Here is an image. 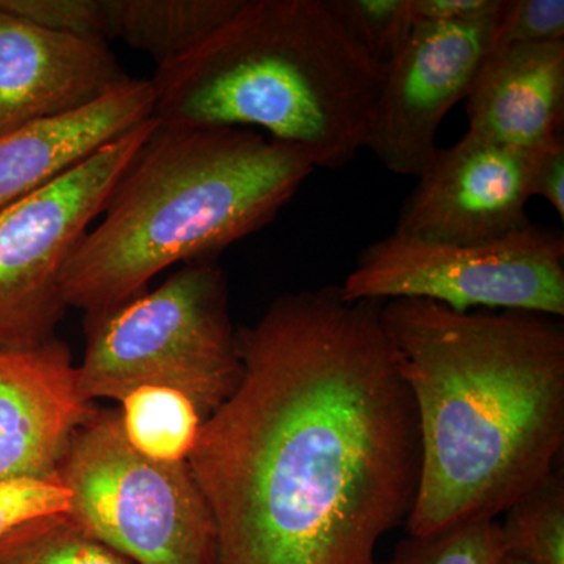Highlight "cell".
<instances>
[{
    "label": "cell",
    "instance_id": "6da1fadb",
    "mask_svg": "<svg viewBox=\"0 0 564 564\" xmlns=\"http://www.w3.org/2000/svg\"><path fill=\"white\" fill-rule=\"evenodd\" d=\"M381 306L326 285L237 332L239 383L187 459L217 564H377L410 518L421 432Z\"/></svg>",
    "mask_w": 564,
    "mask_h": 564
},
{
    "label": "cell",
    "instance_id": "7a4b0ae2",
    "mask_svg": "<svg viewBox=\"0 0 564 564\" xmlns=\"http://www.w3.org/2000/svg\"><path fill=\"white\" fill-rule=\"evenodd\" d=\"M381 322L421 432L408 534L497 521L554 473L563 452V318L392 300Z\"/></svg>",
    "mask_w": 564,
    "mask_h": 564
},
{
    "label": "cell",
    "instance_id": "3957f363",
    "mask_svg": "<svg viewBox=\"0 0 564 564\" xmlns=\"http://www.w3.org/2000/svg\"><path fill=\"white\" fill-rule=\"evenodd\" d=\"M306 151L243 128L159 124L62 273L66 306L98 314L176 263L217 261L314 173Z\"/></svg>",
    "mask_w": 564,
    "mask_h": 564
},
{
    "label": "cell",
    "instance_id": "277c9868",
    "mask_svg": "<svg viewBox=\"0 0 564 564\" xmlns=\"http://www.w3.org/2000/svg\"><path fill=\"white\" fill-rule=\"evenodd\" d=\"M383 70L325 0H243L198 47L155 69L154 118L252 129L302 148L315 170H340L366 150Z\"/></svg>",
    "mask_w": 564,
    "mask_h": 564
},
{
    "label": "cell",
    "instance_id": "5b68a950",
    "mask_svg": "<svg viewBox=\"0 0 564 564\" xmlns=\"http://www.w3.org/2000/svg\"><path fill=\"white\" fill-rule=\"evenodd\" d=\"M77 383L87 402H121L144 386L184 393L203 417L229 395L242 364L217 261L185 263L155 291L87 315Z\"/></svg>",
    "mask_w": 564,
    "mask_h": 564
},
{
    "label": "cell",
    "instance_id": "8992f818",
    "mask_svg": "<svg viewBox=\"0 0 564 564\" xmlns=\"http://www.w3.org/2000/svg\"><path fill=\"white\" fill-rule=\"evenodd\" d=\"M70 521L133 564H217V529L187 462L162 463L126 440L120 411L95 410L57 473Z\"/></svg>",
    "mask_w": 564,
    "mask_h": 564
},
{
    "label": "cell",
    "instance_id": "52a82bcc",
    "mask_svg": "<svg viewBox=\"0 0 564 564\" xmlns=\"http://www.w3.org/2000/svg\"><path fill=\"white\" fill-rule=\"evenodd\" d=\"M348 302L423 300L454 311L564 317V236L530 223L484 242H429L391 232L367 245L339 285Z\"/></svg>",
    "mask_w": 564,
    "mask_h": 564
},
{
    "label": "cell",
    "instance_id": "ba28073f",
    "mask_svg": "<svg viewBox=\"0 0 564 564\" xmlns=\"http://www.w3.org/2000/svg\"><path fill=\"white\" fill-rule=\"evenodd\" d=\"M158 126L155 118L141 122L61 180L0 210V350L54 339L68 310L63 269Z\"/></svg>",
    "mask_w": 564,
    "mask_h": 564
},
{
    "label": "cell",
    "instance_id": "9c48e42d",
    "mask_svg": "<svg viewBox=\"0 0 564 564\" xmlns=\"http://www.w3.org/2000/svg\"><path fill=\"white\" fill-rule=\"evenodd\" d=\"M505 6L480 20L415 24L386 63L366 150L389 172L417 177L432 161L441 122L491 54Z\"/></svg>",
    "mask_w": 564,
    "mask_h": 564
},
{
    "label": "cell",
    "instance_id": "30bf717a",
    "mask_svg": "<svg viewBox=\"0 0 564 564\" xmlns=\"http://www.w3.org/2000/svg\"><path fill=\"white\" fill-rule=\"evenodd\" d=\"M540 148H516L464 133L437 148L403 203L393 232L429 242L497 239L530 225Z\"/></svg>",
    "mask_w": 564,
    "mask_h": 564
},
{
    "label": "cell",
    "instance_id": "8fae6325",
    "mask_svg": "<svg viewBox=\"0 0 564 564\" xmlns=\"http://www.w3.org/2000/svg\"><path fill=\"white\" fill-rule=\"evenodd\" d=\"M132 79L106 40L0 10V137L85 109Z\"/></svg>",
    "mask_w": 564,
    "mask_h": 564
},
{
    "label": "cell",
    "instance_id": "7c38bea8",
    "mask_svg": "<svg viewBox=\"0 0 564 564\" xmlns=\"http://www.w3.org/2000/svg\"><path fill=\"white\" fill-rule=\"evenodd\" d=\"M96 408L61 339L0 350V481L57 480L70 437Z\"/></svg>",
    "mask_w": 564,
    "mask_h": 564
},
{
    "label": "cell",
    "instance_id": "4fadbf2b",
    "mask_svg": "<svg viewBox=\"0 0 564 564\" xmlns=\"http://www.w3.org/2000/svg\"><path fill=\"white\" fill-rule=\"evenodd\" d=\"M151 118V80L132 79L85 109L0 137V210L61 180Z\"/></svg>",
    "mask_w": 564,
    "mask_h": 564
},
{
    "label": "cell",
    "instance_id": "5bb4252c",
    "mask_svg": "<svg viewBox=\"0 0 564 564\" xmlns=\"http://www.w3.org/2000/svg\"><path fill=\"white\" fill-rule=\"evenodd\" d=\"M467 133L516 148L563 135L564 41L491 51L467 93Z\"/></svg>",
    "mask_w": 564,
    "mask_h": 564
},
{
    "label": "cell",
    "instance_id": "9a60e30c",
    "mask_svg": "<svg viewBox=\"0 0 564 564\" xmlns=\"http://www.w3.org/2000/svg\"><path fill=\"white\" fill-rule=\"evenodd\" d=\"M243 0H102L107 40L147 52L158 68L198 47Z\"/></svg>",
    "mask_w": 564,
    "mask_h": 564
},
{
    "label": "cell",
    "instance_id": "2e32d148",
    "mask_svg": "<svg viewBox=\"0 0 564 564\" xmlns=\"http://www.w3.org/2000/svg\"><path fill=\"white\" fill-rule=\"evenodd\" d=\"M120 403L122 432L132 448L154 462H187L206 419L184 393L144 386Z\"/></svg>",
    "mask_w": 564,
    "mask_h": 564
},
{
    "label": "cell",
    "instance_id": "e0dca14e",
    "mask_svg": "<svg viewBox=\"0 0 564 564\" xmlns=\"http://www.w3.org/2000/svg\"><path fill=\"white\" fill-rule=\"evenodd\" d=\"M505 555L524 564H564V478L554 470L505 511Z\"/></svg>",
    "mask_w": 564,
    "mask_h": 564
},
{
    "label": "cell",
    "instance_id": "ac0fdd59",
    "mask_svg": "<svg viewBox=\"0 0 564 564\" xmlns=\"http://www.w3.org/2000/svg\"><path fill=\"white\" fill-rule=\"evenodd\" d=\"M0 564H133L66 514L47 516L0 540Z\"/></svg>",
    "mask_w": 564,
    "mask_h": 564
},
{
    "label": "cell",
    "instance_id": "d6986e66",
    "mask_svg": "<svg viewBox=\"0 0 564 564\" xmlns=\"http://www.w3.org/2000/svg\"><path fill=\"white\" fill-rule=\"evenodd\" d=\"M505 556L502 527L478 521L426 536H411L383 564H499Z\"/></svg>",
    "mask_w": 564,
    "mask_h": 564
},
{
    "label": "cell",
    "instance_id": "ffe728a7",
    "mask_svg": "<svg viewBox=\"0 0 564 564\" xmlns=\"http://www.w3.org/2000/svg\"><path fill=\"white\" fill-rule=\"evenodd\" d=\"M337 22L375 62L386 65L413 29L410 0H325Z\"/></svg>",
    "mask_w": 564,
    "mask_h": 564
},
{
    "label": "cell",
    "instance_id": "44dd1931",
    "mask_svg": "<svg viewBox=\"0 0 564 564\" xmlns=\"http://www.w3.org/2000/svg\"><path fill=\"white\" fill-rule=\"evenodd\" d=\"M0 10L47 31L107 41L102 0H0Z\"/></svg>",
    "mask_w": 564,
    "mask_h": 564
},
{
    "label": "cell",
    "instance_id": "7402d4cb",
    "mask_svg": "<svg viewBox=\"0 0 564 564\" xmlns=\"http://www.w3.org/2000/svg\"><path fill=\"white\" fill-rule=\"evenodd\" d=\"M69 502L68 489L55 480L0 481V540L36 519L68 513Z\"/></svg>",
    "mask_w": 564,
    "mask_h": 564
},
{
    "label": "cell",
    "instance_id": "603a6c76",
    "mask_svg": "<svg viewBox=\"0 0 564 564\" xmlns=\"http://www.w3.org/2000/svg\"><path fill=\"white\" fill-rule=\"evenodd\" d=\"M549 41H564L563 0H507L492 51Z\"/></svg>",
    "mask_w": 564,
    "mask_h": 564
},
{
    "label": "cell",
    "instance_id": "cb8c5ba5",
    "mask_svg": "<svg viewBox=\"0 0 564 564\" xmlns=\"http://www.w3.org/2000/svg\"><path fill=\"white\" fill-rule=\"evenodd\" d=\"M502 0H410V18L415 24L467 22L488 17Z\"/></svg>",
    "mask_w": 564,
    "mask_h": 564
},
{
    "label": "cell",
    "instance_id": "d4e9b609",
    "mask_svg": "<svg viewBox=\"0 0 564 564\" xmlns=\"http://www.w3.org/2000/svg\"><path fill=\"white\" fill-rule=\"evenodd\" d=\"M532 195L545 199L564 220L563 135L541 148L534 166Z\"/></svg>",
    "mask_w": 564,
    "mask_h": 564
},
{
    "label": "cell",
    "instance_id": "484cf974",
    "mask_svg": "<svg viewBox=\"0 0 564 564\" xmlns=\"http://www.w3.org/2000/svg\"><path fill=\"white\" fill-rule=\"evenodd\" d=\"M499 564H524L519 562V560L513 558V556L505 555L502 560H500Z\"/></svg>",
    "mask_w": 564,
    "mask_h": 564
}]
</instances>
